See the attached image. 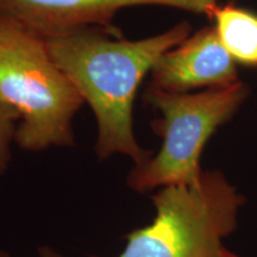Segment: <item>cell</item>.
<instances>
[{
    "mask_svg": "<svg viewBox=\"0 0 257 257\" xmlns=\"http://www.w3.org/2000/svg\"><path fill=\"white\" fill-rule=\"evenodd\" d=\"M189 34L191 25L182 22L162 34L137 41L113 40L95 25L43 37L51 59L94 112L99 159L120 154L137 166L152 156L135 137V96L160 57Z\"/></svg>",
    "mask_w": 257,
    "mask_h": 257,
    "instance_id": "6da1fadb",
    "label": "cell"
},
{
    "mask_svg": "<svg viewBox=\"0 0 257 257\" xmlns=\"http://www.w3.org/2000/svg\"><path fill=\"white\" fill-rule=\"evenodd\" d=\"M0 95L18 113L15 142L27 152L75 143L73 119L85 104L34 31L0 21Z\"/></svg>",
    "mask_w": 257,
    "mask_h": 257,
    "instance_id": "7a4b0ae2",
    "label": "cell"
},
{
    "mask_svg": "<svg viewBox=\"0 0 257 257\" xmlns=\"http://www.w3.org/2000/svg\"><path fill=\"white\" fill-rule=\"evenodd\" d=\"M152 224L131 232L117 257H226L224 239L238 225L245 199L219 170L191 185L167 186L152 197Z\"/></svg>",
    "mask_w": 257,
    "mask_h": 257,
    "instance_id": "3957f363",
    "label": "cell"
},
{
    "mask_svg": "<svg viewBox=\"0 0 257 257\" xmlns=\"http://www.w3.org/2000/svg\"><path fill=\"white\" fill-rule=\"evenodd\" d=\"M144 96L161 114L152 125L162 144L156 155L128 173V187L140 193L197 182L204 173L202 150L212 135L239 110L248 96V87L240 81L199 93L148 87Z\"/></svg>",
    "mask_w": 257,
    "mask_h": 257,
    "instance_id": "277c9868",
    "label": "cell"
},
{
    "mask_svg": "<svg viewBox=\"0 0 257 257\" xmlns=\"http://www.w3.org/2000/svg\"><path fill=\"white\" fill-rule=\"evenodd\" d=\"M218 0H0V21L41 37L89 25L110 27L118 11L136 5H163L212 17Z\"/></svg>",
    "mask_w": 257,
    "mask_h": 257,
    "instance_id": "5b68a950",
    "label": "cell"
},
{
    "mask_svg": "<svg viewBox=\"0 0 257 257\" xmlns=\"http://www.w3.org/2000/svg\"><path fill=\"white\" fill-rule=\"evenodd\" d=\"M150 73L149 87L173 93L227 87L239 81L236 62L214 28L208 27L163 54Z\"/></svg>",
    "mask_w": 257,
    "mask_h": 257,
    "instance_id": "8992f818",
    "label": "cell"
},
{
    "mask_svg": "<svg viewBox=\"0 0 257 257\" xmlns=\"http://www.w3.org/2000/svg\"><path fill=\"white\" fill-rule=\"evenodd\" d=\"M214 30L234 62L257 67V15L233 5L217 6Z\"/></svg>",
    "mask_w": 257,
    "mask_h": 257,
    "instance_id": "52a82bcc",
    "label": "cell"
},
{
    "mask_svg": "<svg viewBox=\"0 0 257 257\" xmlns=\"http://www.w3.org/2000/svg\"><path fill=\"white\" fill-rule=\"evenodd\" d=\"M17 123L18 113L0 95V174H4L11 161V144L15 142Z\"/></svg>",
    "mask_w": 257,
    "mask_h": 257,
    "instance_id": "ba28073f",
    "label": "cell"
},
{
    "mask_svg": "<svg viewBox=\"0 0 257 257\" xmlns=\"http://www.w3.org/2000/svg\"><path fill=\"white\" fill-rule=\"evenodd\" d=\"M38 257H64L55 251L54 249L49 248V246H42V248L38 249Z\"/></svg>",
    "mask_w": 257,
    "mask_h": 257,
    "instance_id": "9c48e42d",
    "label": "cell"
},
{
    "mask_svg": "<svg viewBox=\"0 0 257 257\" xmlns=\"http://www.w3.org/2000/svg\"><path fill=\"white\" fill-rule=\"evenodd\" d=\"M0 257H10L8 253L6 252H4V251H2V250H0Z\"/></svg>",
    "mask_w": 257,
    "mask_h": 257,
    "instance_id": "30bf717a",
    "label": "cell"
}]
</instances>
